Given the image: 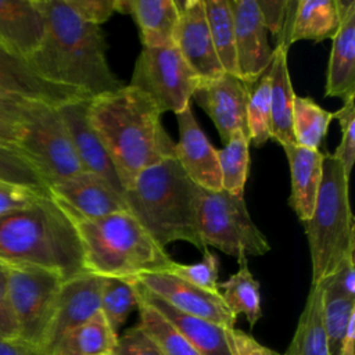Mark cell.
Returning <instances> with one entry per match:
<instances>
[{
    "mask_svg": "<svg viewBox=\"0 0 355 355\" xmlns=\"http://www.w3.org/2000/svg\"><path fill=\"white\" fill-rule=\"evenodd\" d=\"M219 293L229 308V311L237 318L243 313L251 327L262 318L261 309V293L259 283L252 276L245 262H240V269L230 275V277L218 284Z\"/></svg>",
    "mask_w": 355,
    "mask_h": 355,
    "instance_id": "29",
    "label": "cell"
},
{
    "mask_svg": "<svg viewBox=\"0 0 355 355\" xmlns=\"http://www.w3.org/2000/svg\"><path fill=\"white\" fill-rule=\"evenodd\" d=\"M248 92L250 86L241 79L225 72L215 79L201 80L193 93L191 98L212 119L223 144L237 130L248 135L245 116Z\"/></svg>",
    "mask_w": 355,
    "mask_h": 355,
    "instance_id": "14",
    "label": "cell"
},
{
    "mask_svg": "<svg viewBox=\"0 0 355 355\" xmlns=\"http://www.w3.org/2000/svg\"><path fill=\"white\" fill-rule=\"evenodd\" d=\"M226 337L232 355H283L259 344L252 336L236 327L226 329Z\"/></svg>",
    "mask_w": 355,
    "mask_h": 355,
    "instance_id": "47",
    "label": "cell"
},
{
    "mask_svg": "<svg viewBox=\"0 0 355 355\" xmlns=\"http://www.w3.org/2000/svg\"><path fill=\"white\" fill-rule=\"evenodd\" d=\"M218 258L209 250L204 251V258L196 263H179L175 262L169 269V273L214 294H219L218 287Z\"/></svg>",
    "mask_w": 355,
    "mask_h": 355,
    "instance_id": "38",
    "label": "cell"
},
{
    "mask_svg": "<svg viewBox=\"0 0 355 355\" xmlns=\"http://www.w3.org/2000/svg\"><path fill=\"white\" fill-rule=\"evenodd\" d=\"M288 47L276 44L268 68L270 78V139L282 147L295 144L293 133V107L295 93L287 64Z\"/></svg>",
    "mask_w": 355,
    "mask_h": 355,
    "instance_id": "25",
    "label": "cell"
},
{
    "mask_svg": "<svg viewBox=\"0 0 355 355\" xmlns=\"http://www.w3.org/2000/svg\"><path fill=\"white\" fill-rule=\"evenodd\" d=\"M49 189L51 197L71 220L97 219L128 211L123 193L90 172L82 171L53 183Z\"/></svg>",
    "mask_w": 355,
    "mask_h": 355,
    "instance_id": "13",
    "label": "cell"
},
{
    "mask_svg": "<svg viewBox=\"0 0 355 355\" xmlns=\"http://www.w3.org/2000/svg\"><path fill=\"white\" fill-rule=\"evenodd\" d=\"M0 182L50 193L42 175L17 146L0 144Z\"/></svg>",
    "mask_w": 355,
    "mask_h": 355,
    "instance_id": "36",
    "label": "cell"
},
{
    "mask_svg": "<svg viewBox=\"0 0 355 355\" xmlns=\"http://www.w3.org/2000/svg\"><path fill=\"white\" fill-rule=\"evenodd\" d=\"M352 320H355V300L323 295V323L329 355H338Z\"/></svg>",
    "mask_w": 355,
    "mask_h": 355,
    "instance_id": "37",
    "label": "cell"
},
{
    "mask_svg": "<svg viewBox=\"0 0 355 355\" xmlns=\"http://www.w3.org/2000/svg\"><path fill=\"white\" fill-rule=\"evenodd\" d=\"M283 355H329L323 323V290L311 284L293 340Z\"/></svg>",
    "mask_w": 355,
    "mask_h": 355,
    "instance_id": "27",
    "label": "cell"
},
{
    "mask_svg": "<svg viewBox=\"0 0 355 355\" xmlns=\"http://www.w3.org/2000/svg\"><path fill=\"white\" fill-rule=\"evenodd\" d=\"M354 1L343 0H300L288 1L287 15L276 44L290 47L298 40L319 43L333 39L341 19Z\"/></svg>",
    "mask_w": 355,
    "mask_h": 355,
    "instance_id": "18",
    "label": "cell"
},
{
    "mask_svg": "<svg viewBox=\"0 0 355 355\" xmlns=\"http://www.w3.org/2000/svg\"><path fill=\"white\" fill-rule=\"evenodd\" d=\"M197 229L202 244L245 262L248 257H261L270 250L265 234L252 222L244 197L225 190L211 191L198 187Z\"/></svg>",
    "mask_w": 355,
    "mask_h": 355,
    "instance_id": "7",
    "label": "cell"
},
{
    "mask_svg": "<svg viewBox=\"0 0 355 355\" xmlns=\"http://www.w3.org/2000/svg\"><path fill=\"white\" fill-rule=\"evenodd\" d=\"M250 137L243 130H237L223 146L216 150L222 179V190L244 197V187L250 166Z\"/></svg>",
    "mask_w": 355,
    "mask_h": 355,
    "instance_id": "32",
    "label": "cell"
},
{
    "mask_svg": "<svg viewBox=\"0 0 355 355\" xmlns=\"http://www.w3.org/2000/svg\"><path fill=\"white\" fill-rule=\"evenodd\" d=\"M0 355H46L40 347L21 338H0Z\"/></svg>",
    "mask_w": 355,
    "mask_h": 355,
    "instance_id": "48",
    "label": "cell"
},
{
    "mask_svg": "<svg viewBox=\"0 0 355 355\" xmlns=\"http://www.w3.org/2000/svg\"><path fill=\"white\" fill-rule=\"evenodd\" d=\"M114 355H161V352L136 324L118 336Z\"/></svg>",
    "mask_w": 355,
    "mask_h": 355,
    "instance_id": "43",
    "label": "cell"
},
{
    "mask_svg": "<svg viewBox=\"0 0 355 355\" xmlns=\"http://www.w3.org/2000/svg\"><path fill=\"white\" fill-rule=\"evenodd\" d=\"M37 4L46 21L44 36L26 57L37 75L89 98L123 86L107 61L101 26L79 18L65 0H37Z\"/></svg>",
    "mask_w": 355,
    "mask_h": 355,
    "instance_id": "1",
    "label": "cell"
},
{
    "mask_svg": "<svg viewBox=\"0 0 355 355\" xmlns=\"http://www.w3.org/2000/svg\"><path fill=\"white\" fill-rule=\"evenodd\" d=\"M245 116L250 143L261 147L270 140V78L268 69L250 86Z\"/></svg>",
    "mask_w": 355,
    "mask_h": 355,
    "instance_id": "35",
    "label": "cell"
},
{
    "mask_svg": "<svg viewBox=\"0 0 355 355\" xmlns=\"http://www.w3.org/2000/svg\"><path fill=\"white\" fill-rule=\"evenodd\" d=\"M348 178L343 165L324 153L323 176L311 218L302 222L308 237L312 282L320 283L355 252V223L349 208Z\"/></svg>",
    "mask_w": 355,
    "mask_h": 355,
    "instance_id": "6",
    "label": "cell"
},
{
    "mask_svg": "<svg viewBox=\"0 0 355 355\" xmlns=\"http://www.w3.org/2000/svg\"><path fill=\"white\" fill-rule=\"evenodd\" d=\"M89 100L69 101L57 108L67 126L82 169L101 178L115 190L123 193L115 166L87 119Z\"/></svg>",
    "mask_w": 355,
    "mask_h": 355,
    "instance_id": "19",
    "label": "cell"
},
{
    "mask_svg": "<svg viewBox=\"0 0 355 355\" xmlns=\"http://www.w3.org/2000/svg\"><path fill=\"white\" fill-rule=\"evenodd\" d=\"M136 298L139 309L137 326L154 343L161 355H200L165 318L137 295Z\"/></svg>",
    "mask_w": 355,
    "mask_h": 355,
    "instance_id": "33",
    "label": "cell"
},
{
    "mask_svg": "<svg viewBox=\"0 0 355 355\" xmlns=\"http://www.w3.org/2000/svg\"><path fill=\"white\" fill-rule=\"evenodd\" d=\"M354 344H355V320H352L348 326V330L338 355H354V351H355Z\"/></svg>",
    "mask_w": 355,
    "mask_h": 355,
    "instance_id": "50",
    "label": "cell"
},
{
    "mask_svg": "<svg viewBox=\"0 0 355 355\" xmlns=\"http://www.w3.org/2000/svg\"><path fill=\"white\" fill-rule=\"evenodd\" d=\"M261 12L262 22L268 32L277 40L283 32L288 1L287 0H255Z\"/></svg>",
    "mask_w": 355,
    "mask_h": 355,
    "instance_id": "45",
    "label": "cell"
},
{
    "mask_svg": "<svg viewBox=\"0 0 355 355\" xmlns=\"http://www.w3.org/2000/svg\"><path fill=\"white\" fill-rule=\"evenodd\" d=\"M83 21L101 26L115 12V0H65Z\"/></svg>",
    "mask_w": 355,
    "mask_h": 355,
    "instance_id": "42",
    "label": "cell"
},
{
    "mask_svg": "<svg viewBox=\"0 0 355 355\" xmlns=\"http://www.w3.org/2000/svg\"><path fill=\"white\" fill-rule=\"evenodd\" d=\"M101 286L103 276L92 272H85L62 282L53 316L40 344V349L46 355L67 333L100 312Z\"/></svg>",
    "mask_w": 355,
    "mask_h": 355,
    "instance_id": "11",
    "label": "cell"
},
{
    "mask_svg": "<svg viewBox=\"0 0 355 355\" xmlns=\"http://www.w3.org/2000/svg\"><path fill=\"white\" fill-rule=\"evenodd\" d=\"M175 115L179 126V141L175 143V158L190 180L198 187L211 191L222 190L216 148L197 123L191 104Z\"/></svg>",
    "mask_w": 355,
    "mask_h": 355,
    "instance_id": "16",
    "label": "cell"
},
{
    "mask_svg": "<svg viewBox=\"0 0 355 355\" xmlns=\"http://www.w3.org/2000/svg\"><path fill=\"white\" fill-rule=\"evenodd\" d=\"M150 293L162 298L180 312L233 329L236 316L226 306L220 293L205 291L169 272H147L133 277Z\"/></svg>",
    "mask_w": 355,
    "mask_h": 355,
    "instance_id": "12",
    "label": "cell"
},
{
    "mask_svg": "<svg viewBox=\"0 0 355 355\" xmlns=\"http://www.w3.org/2000/svg\"><path fill=\"white\" fill-rule=\"evenodd\" d=\"M17 147L49 187L83 171L57 107L42 104L24 123Z\"/></svg>",
    "mask_w": 355,
    "mask_h": 355,
    "instance_id": "9",
    "label": "cell"
},
{
    "mask_svg": "<svg viewBox=\"0 0 355 355\" xmlns=\"http://www.w3.org/2000/svg\"><path fill=\"white\" fill-rule=\"evenodd\" d=\"M72 222L82 243L87 272L133 279L147 272H169L175 263L129 211Z\"/></svg>",
    "mask_w": 355,
    "mask_h": 355,
    "instance_id": "5",
    "label": "cell"
},
{
    "mask_svg": "<svg viewBox=\"0 0 355 355\" xmlns=\"http://www.w3.org/2000/svg\"><path fill=\"white\" fill-rule=\"evenodd\" d=\"M291 172V193L288 205L301 222L311 218L323 176L324 153L298 144L283 147Z\"/></svg>",
    "mask_w": 355,
    "mask_h": 355,
    "instance_id": "23",
    "label": "cell"
},
{
    "mask_svg": "<svg viewBox=\"0 0 355 355\" xmlns=\"http://www.w3.org/2000/svg\"><path fill=\"white\" fill-rule=\"evenodd\" d=\"M326 297H344L355 300V265L354 255L345 258L340 266L320 283H318Z\"/></svg>",
    "mask_w": 355,
    "mask_h": 355,
    "instance_id": "40",
    "label": "cell"
},
{
    "mask_svg": "<svg viewBox=\"0 0 355 355\" xmlns=\"http://www.w3.org/2000/svg\"><path fill=\"white\" fill-rule=\"evenodd\" d=\"M0 263L50 269L64 280L87 272L76 227L51 196L0 216Z\"/></svg>",
    "mask_w": 355,
    "mask_h": 355,
    "instance_id": "3",
    "label": "cell"
},
{
    "mask_svg": "<svg viewBox=\"0 0 355 355\" xmlns=\"http://www.w3.org/2000/svg\"><path fill=\"white\" fill-rule=\"evenodd\" d=\"M130 14L139 28L143 47L175 46L180 7L175 0H128Z\"/></svg>",
    "mask_w": 355,
    "mask_h": 355,
    "instance_id": "26",
    "label": "cell"
},
{
    "mask_svg": "<svg viewBox=\"0 0 355 355\" xmlns=\"http://www.w3.org/2000/svg\"><path fill=\"white\" fill-rule=\"evenodd\" d=\"M24 130V123L0 115V144L17 146Z\"/></svg>",
    "mask_w": 355,
    "mask_h": 355,
    "instance_id": "49",
    "label": "cell"
},
{
    "mask_svg": "<svg viewBox=\"0 0 355 355\" xmlns=\"http://www.w3.org/2000/svg\"><path fill=\"white\" fill-rule=\"evenodd\" d=\"M234 19L237 76L247 86L269 68L273 49L255 0H229Z\"/></svg>",
    "mask_w": 355,
    "mask_h": 355,
    "instance_id": "15",
    "label": "cell"
},
{
    "mask_svg": "<svg viewBox=\"0 0 355 355\" xmlns=\"http://www.w3.org/2000/svg\"><path fill=\"white\" fill-rule=\"evenodd\" d=\"M354 100H348L343 107L334 112V119L338 121L341 129V140L336 151L331 154L344 169L345 176L349 179L351 169L355 158V107Z\"/></svg>",
    "mask_w": 355,
    "mask_h": 355,
    "instance_id": "39",
    "label": "cell"
},
{
    "mask_svg": "<svg viewBox=\"0 0 355 355\" xmlns=\"http://www.w3.org/2000/svg\"><path fill=\"white\" fill-rule=\"evenodd\" d=\"M64 279L39 266H8V298L18 338L40 347Z\"/></svg>",
    "mask_w": 355,
    "mask_h": 355,
    "instance_id": "10",
    "label": "cell"
},
{
    "mask_svg": "<svg viewBox=\"0 0 355 355\" xmlns=\"http://www.w3.org/2000/svg\"><path fill=\"white\" fill-rule=\"evenodd\" d=\"M200 82L176 46L143 47L135 62L130 86L147 94L161 114H179L191 103Z\"/></svg>",
    "mask_w": 355,
    "mask_h": 355,
    "instance_id": "8",
    "label": "cell"
},
{
    "mask_svg": "<svg viewBox=\"0 0 355 355\" xmlns=\"http://www.w3.org/2000/svg\"><path fill=\"white\" fill-rule=\"evenodd\" d=\"M133 308H137V298L132 282L122 277L103 276L100 312L114 333L118 334Z\"/></svg>",
    "mask_w": 355,
    "mask_h": 355,
    "instance_id": "34",
    "label": "cell"
},
{
    "mask_svg": "<svg viewBox=\"0 0 355 355\" xmlns=\"http://www.w3.org/2000/svg\"><path fill=\"white\" fill-rule=\"evenodd\" d=\"M180 7L175 46L201 80H211L225 73L209 33L204 0H187Z\"/></svg>",
    "mask_w": 355,
    "mask_h": 355,
    "instance_id": "17",
    "label": "cell"
},
{
    "mask_svg": "<svg viewBox=\"0 0 355 355\" xmlns=\"http://www.w3.org/2000/svg\"><path fill=\"white\" fill-rule=\"evenodd\" d=\"M18 324L8 298V266L0 263V338H18Z\"/></svg>",
    "mask_w": 355,
    "mask_h": 355,
    "instance_id": "44",
    "label": "cell"
},
{
    "mask_svg": "<svg viewBox=\"0 0 355 355\" xmlns=\"http://www.w3.org/2000/svg\"><path fill=\"white\" fill-rule=\"evenodd\" d=\"M0 90L53 107L89 98L73 89L43 79L32 69L26 58L8 51L3 46H0Z\"/></svg>",
    "mask_w": 355,
    "mask_h": 355,
    "instance_id": "20",
    "label": "cell"
},
{
    "mask_svg": "<svg viewBox=\"0 0 355 355\" xmlns=\"http://www.w3.org/2000/svg\"><path fill=\"white\" fill-rule=\"evenodd\" d=\"M331 119H334V112L322 108L313 98L295 96L293 107V133L295 144L319 150Z\"/></svg>",
    "mask_w": 355,
    "mask_h": 355,
    "instance_id": "31",
    "label": "cell"
},
{
    "mask_svg": "<svg viewBox=\"0 0 355 355\" xmlns=\"http://www.w3.org/2000/svg\"><path fill=\"white\" fill-rule=\"evenodd\" d=\"M331 40L324 94L345 103L355 98V1Z\"/></svg>",
    "mask_w": 355,
    "mask_h": 355,
    "instance_id": "24",
    "label": "cell"
},
{
    "mask_svg": "<svg viewBox=\"0 0 355 355\" xmlns=\"http://www.w3.org/2000/svg\"><path fill=\"white\" fill-rule=\"evenodd\" d=\"M49 196H51V193L0 182V216H4L18 209H24L35 204L42 197Z\"/></svg>",
    "mask_w": 355,
    "mask_h": 355,
    "instance_id": "41",
    "label": "cell"
},
{
    "mask_svg": "<svg viewBox=\"0 0 355 355\" xmlns=\"http://www.w3.org/2000/svg\"><path fill=\"white\" fill-rule=\"evenodd\" d=\"M207 24L218 60L226 73L237 76L234 19L229 0H204ZM239 78V76H237Z\"/></svg>",
    "mask_w": 355,
    "mask_h": 355,
    "instance_id": "30",
    "label": "cell"
},
{
    "mask_svg": "<svg viewBox=\"0 0 355 355\" xmlns=\"http://www.w3.org/2000/svg\"><path fill=\"white\" fill-rule=\"evenodd\" d=\"M161 112L139 89H121L89 100L87 119L108 153L123 191L146 168L175 157V141Z\"/></svg>",
    "mask_w": 355,
    "mask_h": 355,
    "instance_id": "2",
    "label": "cell"
},
{
    "mask_svg": "<svg viewBox=\"0 0 355 355\" xmlns=\"http://www.w3.org/2000/svg\"><path fill=\"white\" fill-rule=\"evenodd\" d=\"M46 29L37 0H0V46L26 58L42 43Z\"/></svg>",
    "mask_w": 355,
    "mask_h": 355,
    "instance_id": "22",
    "label": "cell"
},
{
    "mask_svg": "<svg viewBox=\"0 0 355 355\" xmlns=\"http://www.w3.org/2000/svg\"><path fill=\"white\" fill-rule=\"evenodd\" d=\"M198 186L190 180L175 157L141 171L123 191L128 211L148 234L165 248L187 241L202 252L208 250L197 229Z\"/></svg>",
    "mask_w": 355,
    "mask_h": 355,
    "instance_id": "4",
    "label": "cell"
},
{
    "mask_svg": "<svg viewBox=\"0 0 355 355\" xmlns=\"http://www.w3.org/2000/svg\"><path fill=\"white\" fill-rule=\"evenodd\" d=\"M42 104L0 90V115L19 123H25Z\"/></svg>",
    "mask_w": 355,
    "mask_h": 355,
    "instance_id": "46",
    "label": "cell"
},
{
    "mask_svg": "<svg viewBox=\"0 0 355 355\" xmlns=\"http://www.w3.org/2000/svg\"><path fill=\"white\" fill-rule=\"evenodd\" d=\"M118 334L112 331L101 312L67 333L49 355H114Z\"/></svg>",
    "mask_w": 355,
    "mask_h": 355,
    "instance_id": "28",
    "label": "cell"
},
{
    "mask_svg": "<svg viewBox=\"0 0 355 355\" xmlns=\"http://www.w3.org/2000/svg\"><path fill=\"white\" fill-rule=\"evenodd\" d=\"M128 280L132 282L136 295L151 308H154L162 318H165L200 355H232L225 327L209 320L180 312L165 302L162 298L150 293L136 280Z\"/></svg>",
    "mask_w": 355,
    "mask_h": 355,
    "instance_id": "21",
    "label": "cell"
}]
</instances>
